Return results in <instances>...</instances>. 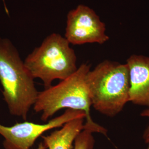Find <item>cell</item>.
I'll use <instances>...</instances> for the list:
<instances>
[{"label":"cell","mask_w":149,"mask_h":149,"mask_svg":"<svg viewBox=\"0 0 149 149\" xmlns=\"http://www.w3.org/2000/svg\"><path fill=\"white\" fill-rule=\"evenodd\" d=\"M90 70V64H81L67 79L38 92L33 107L35 112L41 113L40 119L43 122H47L62 109L81 111L86 114L84 129L107 136L106 129L95 122L91 116L92 104L86 81Z\"/></svg>","instance_id":"1"},{"label":"cell","mask_w":149,"mask_h":149,"mask_svg":"<svg viewBox=\"0 0 149 149\" xmlns=\"http://www.w3.org/2000/svg\"><path fill=\"white\" fill-rule=\"evenodd\" d=\"M47 149L46 146L45 145V144H44L43 142L40 143V144H39L37 148L36 149Z\"/></svg>","instance_id":"11"},{"label":"cell","mask_w":149,"mask_h":149,"mask_svg":"<svg viewBox=\"0 0 149 149\" xmlns=\"http://www.w3.org/2000/svg\"><path fill=\"white\" fill-rule=\"evenodd\" d=\"M129 72V102L149 107V56L132 55L127 63Z\"/></svg>","instance_id":"7"},{"label":"cell","mask_w":149,"mask_h":149,"mask_svg":"<svg viewBox=\"0 0 149 149\" xmlns=\"http://www.w3.org/2000/svg\"><path fill=\"white\" fill-rule=\"evenodd\" d=\"M106 32V24L87 6L80 5L68 14L65 38L70 44H103L109 39Z\"/></svg>","instance_id":"6"},{"label":"cell","mask_w":149,"mask_h":149,"mask_svg":"<svg viewBox=\"0 0 149 149\" xmlns=\"http://www.w3.org/2000/svg\"><path fill=\"white\" fill-rule=\"evenodd\" d=\"M85 118H77L65 123L49 135L42 136L48 149H73L74 140L84 129Z\"/></svg>","instance_id":"8"},{"label":"cell","mask_w":149,"mask_h":149,"mask_svg":"<svg viewBox=\"0 0 149 149\" xmlns=\"http://www.w3.org/2000/svg\"><path fill=\"white\" fill-rule=\"evenodd\" d=\"M3 1V5H4V7H5V10L6 12V13L8 15V9H7V6H6V4L5 1V0H2Z\"/></svg>","instance_id":"12"},{"label":"cell","mask_w":149,"mask_h":149,"mask_svg":"<svg viewBox=\"0 0 149 149\" xmlns=\"http://www.w3.org/2000/svg\"><path fill=\"white\" fill-rule=\"evenodd\" d=\"M34 80L16 47L9 39L0 38V82L12 116L27 120L39 92Z\"/></svg>","instance_id":"2"},{"label":"cell","mask_w":149,"mask_h":149,"mask_svg":"<svg viewBox=\"0 0 149 149\" xmlns=\"http://www.w3.org/2000/svg\"><path fill=\"white\" fill-rule=\"evenodd\" d=\"M95 140L93 133L84 129L75 139L73 149H94Z\"/></svg>","instance_id":"9"},{"label":"cell","mask_w":149,"mask_h":149,"mask_svg":"<svg viewBox=\"0 0 149 149\" xmlns=\"http://www.w3.org/2000/svg\"><path fill=\"white\" fill-rule=\"evenodd\" d=\"M81 117L86 118L85 112L68 109L45 124L24 122L11 127L0 124V135L4 138L3 146L5 149H32L36 141L43 134L53 129L61 128L65 123Z\"/></svg>","instance_id":"5"},{"label":"cell","mask_w":149,"mask_h":149,"mask_svg":"<svg viewBox=\"0 0 149 149\" xmlns=\"http://www.w3.org/2000/svg\"><path fill=\"white\" fill-rule=\"evenodd\" d=\"M140 115L141 117L147 118L149 120V107L141 112ZM143 138L144 139V141L146 144H148L149 142V123L148 126L147 127V128H146V129L144 131Z\"/></svg>","instance_id":"10"},{"label":"cell","mask_w":149,"mask_h":149,"mask_svg":"<svg viewBox=\"0 0 149 149\" xmlns=\"http://www.w3.org/2000/svg\"><path fill=\"white\" fill-rule=\"evenodd\" d=\"M65 37L57 33L49 35L24 61L32 77L39 79L45 88L54 80H65L77 70V57Z\"/></svg>","instance_id":"4"},{"label":"cell","mask_w":149,"mask_h":149,"mask_svg":"<svg viewBox=\"0 0 149 149\" xmlns=\"http://www.w3.org/2000/svg\"><path fill=\"white\" fill-rule=\"evenodd\" d=\"M148 144V148H147V149H149V142Z\"/></svg>","instance_id":"13"},{"label":"cell","mask_w":149,"mask_h":149,"mask_svg":"<svg viewBox=\"0 0 149 149\" xmlns=\"http://www.w3.org/2000/svg\"><path fill=\"white\" fill-rule=\"evenodd\" d=\"M92 107L102 114L114 117L129 102L128 65L106 60L88 72L86 79Z\"/></svg>","instance_id":"3"}]
</instances>
